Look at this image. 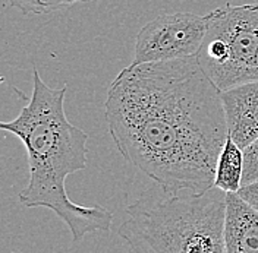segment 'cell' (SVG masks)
<instances>
[{"instance_id": "cell-1", "label": "cell", "mask_w": 258, "mask_h": 253, "mask_svg": "<svg viewBox=\"0 0 258 253\" xmlns=\"http://www.w3.org/2000/svg\"><path fill=\"white\" fill-rule=\"evenodd\" d=\"M122 157L169 190L206 192L229 136L222 90L197 56L131 63L104 103Z\"/></svg>"}, {"instance_id": "cell-2", "label": "cell", "mask_w": 258, "mask_h": 253, "mask_svg": "<svg viewBox=\"0 0 258 253\" xmlns=\"http://www.w3.org/2000/svg\"><path fill=\"white\" fill-rule=\"evenodd\" d=\"M68 87L51 88L32 69V95L12 122L0 127L18 136L28 155L30 180L19 192V202L27 208L51 209L71 230L74 241L90 233H109L113 214L100 205L72 202L66 179L87 167L88 135L72 125L64 113Z\"/></svg>"}, {"instance_id": "cell-3", "label": "cell", "mask_w": 258, "mask_h": 253, "mask_svg": "<svg viewBox=\"0 0 258 253\" xmlns=\"http://www.w3.org/2000/svg\"><path fill=\"white\" fill-rule=\"evenodd\" d=\"M226 192L169 190L156 183L126 208L117 234L132 252L223 253Z\"/></svg>"}, {"instance_id": "cell-4", "label": "cell", "mask_w": 258, "mask_h": 253, "mask_svg": "<svg viewBox=\"0 0 258 253\" xmlns=\"http://www.w3.org/2000/svg\"><path fill=\"white\" fill-rule=\"evenodd\" d=\"M206 16L197 57L211 80L222 91L258 80V3L225 5Z\"/></svg>"}, {"instance_id": "cell-5", "label": "cell", "mask_w": 258, "mask_h": 253, "mask_svg": "<svg viewBox=\"0 0 258 253\" xmlns=\"http://www.w3.org/2000/svg\"><path fill=\"white\" fill-rule=\"evenodd\" d=\"M207 34V16L161 14L145 24L135 40L134 62L150 63L197 56Z\"/></svg>"}, {"instance_id": "cell-6", "label": "cell", "mask_w": 258, "mask_h": 253, "mask_svg": "<svg viewBox=\"0 0 258 253\" xmlns=\"http://www.w3.org/2000/svg\"><path fill=\"white\" fill-rule=\"evenodd\" d=\"M229 135L245 149L258 139V80L222 91Z\"/></svg>"}, {"instance_id": "cell-7", "label": "cell", "mask_w": 258, "mask_h": 253, "mask_svg": "<svg viewBox=\"0 0 258 253\" xmlns=\"http://www.w3.org/2000/svg\"><path fill=\"white\" fill-rule=\"evenodd\" d=\"M225 253H258V209L238 192H226Z\"/></svg>"}, {"instance_id": "cell-8", "label": "cell", "mask_w": 258, "mask_h": 253, "mask_svg": "<svg viewBox=\"0 0 258 253\" xmlns=\"http://www.w3.org/2000/svg\"><path fill=\"white\" fill-rule=\"evenodd\" d=\"M243 149L229 135L216 165L214 186L225 192H239L243 186Z\"/></svg>"}, {"instance_id": "cell-9", "label": "cell", "mask_w": 258, "mask_h": 253, "mask_svg": "<svg viewBox=\"0 0 258 253\" xmlns=\"http://www.w3.org/2000/svg\"><path fill=\"white\" fill-rule=\"evenodd\" d=\"M12 8H16L25 15H43L54 11L66 9L75 3H90L94 0H8Z\"/></svg>"}, {"instance_id": "cell-10", "label": "cell", "mask_w": 258, "mask_h": 253, "mask_svg": "<svg viewBox=\"0 0 258 253\" xmlns=\"http://www.w3.org/2000/svg\"><path fill=\"white\" fill-rule=\"evenodd\" d=\"M243 186L258 180V139L243 149Z\"/></svg>"}, {"instance_id": "cell-11", "label": "cell", "mask_w": 258, "mask_h": 253, "mask_svg": "<svg viewBox=\"0 0 258 253\" xmlns=\"http://www.w3.org/2000/svg\"><path fill=\"white\" fill-rule=\"evenodd\" d=\"M238 193L241 195L243 199H246L249 204H252L258 209V180L249 183V185L242 186Z\"/></svg>"}]
</instances>
